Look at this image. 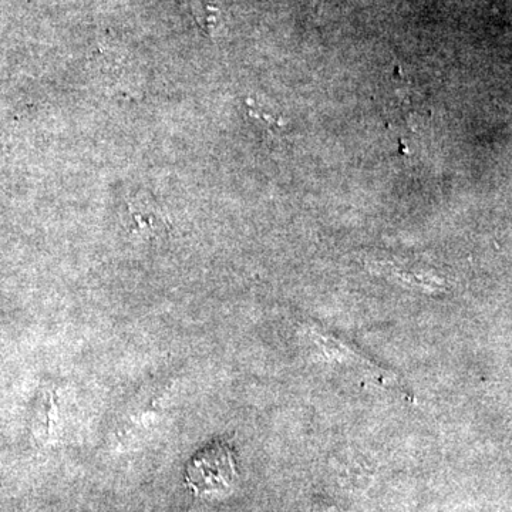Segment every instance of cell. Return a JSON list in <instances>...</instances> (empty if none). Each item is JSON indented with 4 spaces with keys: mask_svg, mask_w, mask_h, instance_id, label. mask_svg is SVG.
Instances as JSON below:
<instances>
[{
    "mask_svg": "<svg viewBox=\"0 0 512 512\" xmlns=\"http://www.w3.org/2000/svg\"><path fill=\"white\" fill-rule=\"evenodd\" d=\"M234 453L224 441H214L198 451L185 470V484L200 497L229 494L237 483Z\"/></svg>",
    "mask_w": 512,
    "mask_h": 512,
    "instance_id": "obj_1",
    "label": "cell"
},
{
    "mask_svg": "<svg viewBox=\"0 0 512 512\" xmlns=\"http://www.w3.org/2000/svg\"><path fill=\"white\" fill-rule=\"evenodd\" d=\"M190 9L200 28L212 35L221 25V9L215 0H190Z\"/></svg>",
    "mask_w": 512,
    "mask_h": 512,
    "instance_id": "obj_2",
    "label": "cell"
}]
</instances>
